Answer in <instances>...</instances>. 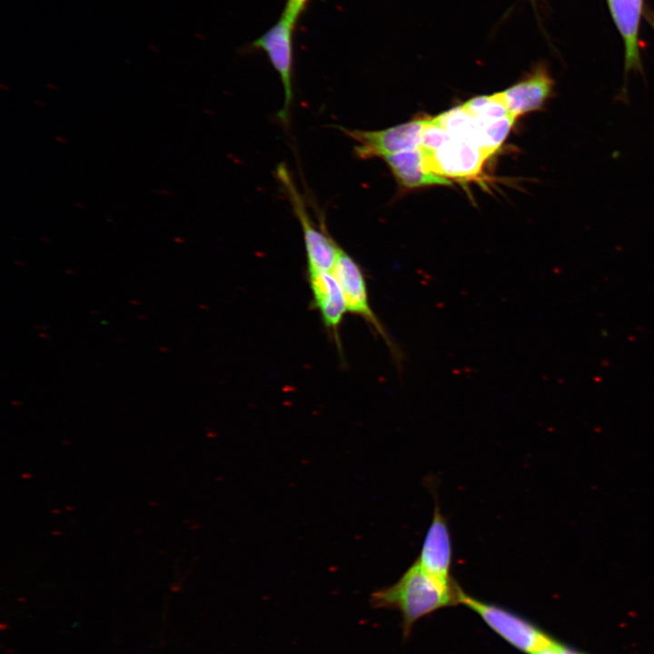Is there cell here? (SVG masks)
<instances>
[{"label": "cell", "mask_w": 654, "mask_h": 654, "mask_svg": "<svg viewBox=\"0 0 654 654\" xmlns=\"http://www.w3.org/2000/svg\"><path fill=\"white\" fill-rule=\"evenodd\" d=\"M462 591L452 579L434 576L415 560L394 584L374 591L371 602L378 609L398 610L407 638L421 618L460 604Z\"/></svg>", "instance_id": "1"}, {"label": "cell", "mask_w": 654, "mask_h": 654, "mask_svg": "<svg viewBox=\"0 0 654 654\" xmlns=\"http://www.w3.org/2000/svg\"><path fill=\"white\" fill-rule=\"evenodd\" d=\"M276 177L284 190L292 212L302 232L307 270L331 272L336 261L340 245L327 232L324 224L317 225L312 219L303 196L284 164L276 168Z\"/></svg>", "instance_id": "2"}, {"label": "cell", "mask_w": 654, "mask_h": 654, "mask_svg": "<svg viewBox=\"0 0 654 654\" xmlns=\"http://www.w3.org/2000/svg\"><path fill=\"white\" fill-rule=\"evenodd\" d=\"M461 603L477 613L495 633L522 652L533 654L552 641L536 625L502 607L479 600L464 591Z\"/></svg>", "instance_id": "3"}, {"label": "cell", "mask_w": 654, "mask_h": 654, "mask_svg": "<svg viewBox=\"0 0 654 654\" xmlns=\"http://www.w3.org/2000/svg\"><path fill=\"white\" fill-rule=\"evenodd\" d=\"M295 25L281 15L278 21L252 45L262 50L279 74L283 88V105L278 112V119L284 124H289L290 108L293 100V31Z\"/></svg>", "instance_id": "4"}, {"label": "cell", "mask_w": 654, "mask_h": 654, "mask_svg": "<svg viewBox=\"0 0 654 654\" xmlns=\"http://www.w3.org/2000/svg\"><path fill=\"white\" fill-rule=\"evenodd\" d=\"M426 118L413 120L383 130L366 131L337 126L356 143L354 154L363 160L386 158L406 150L418 148Z\"/></svg>", "instance_id": "5"}, {"label": "cell", "mask_w": 654, "mask_h": 654, "mask_svg": "<svg viewBox=\"0 0 654 654\" xmlns=\"http://www.w3.org/2000/svg\"><path fill=\"white\" fill-rule=\"evenodd\" d=\"M331 272L342 289L347 312L361 316L370 323L392 353L397 355L398 350L370 304L367 284L360 264L340 247Z\"/></svg>", "instance_id": "6"}, {"label": "cell", "mask_w": 654, "mask_h": 654, "mask_svg": "<svg viewBox=\"0 0 654 654\" xmlns=\"http://www.w3.org/2000/svg\"><path fill=\"white\" fill-rule=\"evenodd\" d=\"M488 158L476 143L452 136L434 154L424 156L428 169L434 173L459 178L477 175Z\"/></svg>", "instance_id": "7"}, {"label": "cell", "mask_w": 654, "mask_h": 654, "mask_svg": "<svg viewBox=\"0 0 654 654\" xmlns=\"http://www.w3.org/2000/svg\"><path fill=\"white\" fill-rule=\"evenodd\" d=\"M554 86L548 66L539 64L523 79L500 94L510 114L517 118L542 110L552 97Z\"/></svg>", "instance_id": "8"}, {"label": "cell", "mask_w": 654, "mask_h": 654, "mask_svg": "<svg viewBox=\"0 0 654 654\" xmlns=\"http://www.w3.org/2000/svg\"><path fill=\"white\" fill-rule=\"evenodd\" d=\"M452 554L451 535L448 522L436 502L432 520L416 561L431 574L451 580Z\"/></svg>", "instance_id": "9"}, {"label": "cell", "mask_w": 654, "mask_h": 654, "mask_svg": "<svg viewBox=\"0 0 654 654\" xmlns=\"http://www.w3.org/2000/svg\"><path fill=\"white\" fill-rule=\"evenodd\" d=\"M312 306L318 310L325 328L340 344V327L347 312L342 289L331 272L307 270Z\"/></svg>", "instance_id": "10"}, {"label": "cell", "mask_w": 654, "mask_h": 654, "mask_svg": "<svg viewBox=\"0 0 654 654\" xmlns=\"http://www.w3.org/2000/svg\"><path fill=\"white\" fill-rule=\"evenodd\" d=\"M612 19L623 39L625 46L624 71L643 72L639 32L643 0H607Z\"/></svg>", "instance_id": "11"}, {"label": "cell", "mask_w": 654, "mask_h": 654, "mask_svg": "<svg viewBox=\"0 0 654 654\" xmlns=\"http://www.w3.org/2000/svg\"><path fill=\"white\" fill-rule=\"evenodd\" d=\"M397 181L405 188L414 189L432 185H451L446 177L428 169L423 154L418 148L406 150L384 158Z\"/></svg>", "instance_id": "12"}, {"label": "cell", "mask_w": 654, "mask_h": 654, "mask_svg": "<svg viewBox=\"0 0 654 654\" xmlns=\"http://www.w3.org/2000/svg\"><path fill=\"white\" fill-rule=\"evenodd\" d=\"M511 114L494 119H478V145L490 157L502 144L508 136L515 120Z\"/></svg>", "instance_id": "13"}, {"label": "cell", "mask_w": 654, "mask_h": 654, "mask_svg": "<svg viewBox=\"0 0 654 654\" xmlns=\"http://www.w3.org/2000/svg\"><path fill=\"white\" fill-rule=\"evenodd\" d=\"M432 120L443 127L452 137L467 139L477 144L478 120L461 105L450 109L433 117Z\"/></svg>", "instance_id": "14"}, {"label": "cell", "mask_w": 654, "mask_h": 654, "mask_svg": "<svg viewBox=\"0 0 654 654\" xmlns=\"http://www.w3.org/2000/svg\"><path fill=\"white\" fill-rule=\"evenodd\" d=\"M461 106L478 119H494L510 114L500 93L473 97Z\"/></svg>", "instance_id": "15"}, {"label": "cell", "mask_w": 654, "mask_h": 654, "mask_svg": "<svg viewBox=\"0 0 654 654\" xmlns=\"http://www.w3.org/2000/svg\"><path fill=\"white\" fill-rule=\"evenodd\" d=\"M451 138V135L443 127L433 122L432 118H426L419 148L424 156H430Z\"/></svg>", "instance_id": "16"}, {"label": "cell", "mask_w": 654, "mask_h": 654, "mask_svg": "<svg viewBox=\"0 0 654 654\" xmlns=\"http://www.w3.org/2000/svg\"><path fill=\"white\" fill-rule=\"evenodd\" d=\"M310 0H286L282 15L296 25Z\"/></svg>", "instance_id": "17"}, {"label": "cell", "mask_w": 654, "mask_h": 654, "mask_svg": "<svg viewBox=\"0 0 654 654\" xmlns=\"http://www.w3.org/2000/svg\"><path fill=\"white\" fill-rule=\"evenodd\" d=\"M533 654H582L561 643L552 639V641L543 649Z\"/></svg>", "instance_id": "18"}, {"label": "cell", "mask_w": 654, "mask_h": 654, "mask_svg": "<svg viewBox=\"0 0 654 654\" xmlns=\"http://www.w3.org/2000/svg\"><path fill=\"white\" fill-rule=\"evenodd\" d=\"M148 47H149L151 50H154V52H158V51H159V48L156 47V46L154 45H149Z\"/></svg>", "instance_id": "19"}]
</instances>
